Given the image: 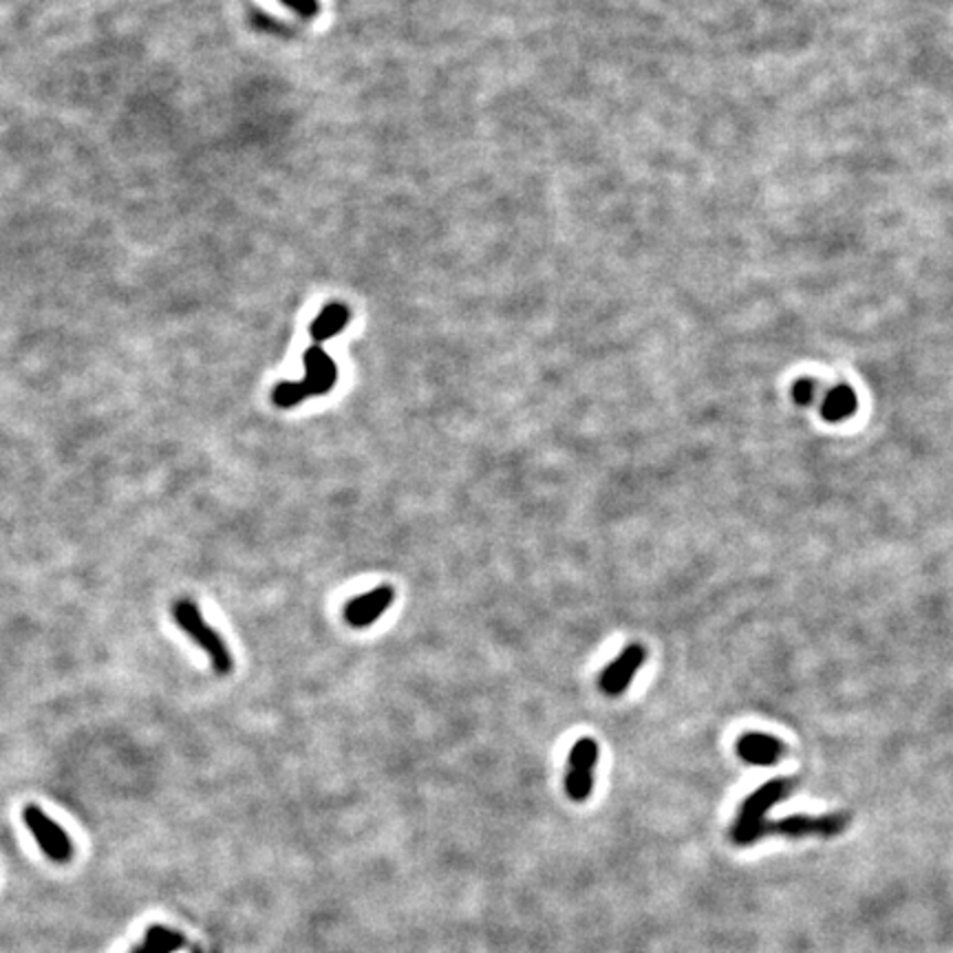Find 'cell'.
Listing matches in <instances>:
<instances>
[{
  "label": "cell",
  "mask_w": 953,
  "mask_h": 953,
  "mask_svg": "<svg viewBox=\"0 0 953 953\" xmlns=\"http://www.w3.org/2000/svg\"><path fill=\"white\" fill-rule=\"evenodd\" d=\"M394 596L396 591L389 585H380L363 596H356L345 607V620L356 629H365L374 625L394 605Z\"/></svg>",
  "instance_id": "52a82bcc"
},
{
  "label": "cell",
  "mask_w": 953,
  "mask_h": 953,
  "mask_svg": "<svg viewBox=\"0 0 953 953\" xmlns=\"http://www.w3.org/2000/svg\"><path fill=\"white\" fill-rule=\"evenodd\" d=\"M305 380L301 383L307 398L312 396H325L338 380V367L332 360V356L323 347H310L305 352Z\"/></svg>",
  "instance_id": "ba28073f"
},
{
  "label": "cell",
  "mask_w": 953,
  "mask_h": 953,
  "mask_svg": "<svg viewBox=\"0 0 953 953\" xmlns=\"http://www.w3.org/2000/svg\"><path fill=\"white\" fill-rule=\"evenodd\" d=\"M22 819L49 859L66 863L73 857V846L64 830L55 821H51L38 806H27Z\"/></svg>",
  "instance_id": "5b68a950"
},
{
  "label": "cell",
  "mask_w": 953,
  "mask_h": 953,
  "mask_svg": "<svg viewBox=\"0 0 953 953\" xmlns=\"http://www.w3.org/2000/svg\"><path fill=\"white\" fill-rule=\"evenodd\" d=\"M272 400H274V405L279 409H292V407L301 405L303 400H307V394H305V389H303L301 383H281L274 389Z\"/></svg>",
  "instance_id": "7c38bea8"
},
{
  "label": "cell",
  "mask_w": 953,
  "mask_h": 953,
  "mask_svg": "<svg viewBox=\"0 0 953 953\" xmlns=\"http://www.w3.org/2000/svg\"><path fill=\"white\" fill-rule=\"evenodd\" d=\"M786 746L764 733H746L737 740V755L755 766H773L782 760Z\"/></svg>",
  "instance_id": "9c48e42d"
},
{
  "label": "cell",
  "mask_w": 953,
  "mask_h": 953,
  "mask_svg": "<svg viewBox=\"0 0 953 953\" xmlns=\"http://www.w3.org/2000/svg\"><path fill=\"white\" fill-rule=\"evenodd\" d=\"M848 821H850V817L846 813H832V815H821V817L797 815V817H788L782 821H766L760 828V839L766 835H784V837L821 835V837H830V835H839Z\"/></svg>",
  "instance_id": "277c9868"
},
{
  "label": "cell",
  "mask_w": 953,
  "mask_h": 953,
  "mask_svg": "<svg viewBox=\"0 0 953 953\" xmlns=\"http://www.w3.org/2000/svg\"><path fill=\"white\" fill-rule=\"evenodd\" d=\"M815 396H817V383H813V380L804 378V380H799V383H795V385H793V400H795L797 405L808 407V405H813Z\"/></svg>",
  "instance_id": "4fadbf2b"
},
{
  "label": "cell",
  "mask_w": 953,
  "mask_h": 953,
  "mask_svg": "<svg viewBox=\"0 0 953 953\" xmlns=\"http://www.w3.org/2000/svg\"><path fill=\"white\" fill-rule=\"evenodd\" d=\"M349 321V312L343 305H329L312 325V336L316 343H325L341 334Z\"/></svg>",
  "instance_id": "8fae6325"
},
{
  "label": "cell",
  "mask_w": 953,
  "mask_h": 953,
  "mask_svg": "<svg viewBox=\"0 0 953 953\" xmlns=\"http://www.w3.org/2000/svg\"><path fill=\"white\" fill-rule=\"evenodd\" d=\"M281 2L305 18H312L318 13V0H281Z\"/></svg>",
  "instance_id": "5bb4252c"
},
{
  "label": "cell",
  "mask_w": 953,
  "mask_h": 953,
  "mask_svg": "<svg viewBox=\"0 0 953 953\" xmlns=\"http://www.w3.org/2000/svg\"><path fill=\"white\" fill-rule=\"evenodd\" d=\"M647 651L640 645H629L614 662H609L605 667V671L598 678V687L605 695L616 698L622 695L629 687V682L633 680V676L640 671V667L645 664Z\"/></svg>",
  "instance_id": "8992f818"
},
{
  "label": "cell",
  "mask_w": 953,
  "mask_h": 953,
  "mask_svg": "<svg viewBox=\"0 0 953 953\" xmlns=\"http://www.w3.org/2000/svg\"><path fill=\"white\" fill-rule=\"evenodd\" d=\"M795 779H773L755 790L740 808L737 821L733 824L731 839L737 846H751L760 839V828L766 824V810L790 795Z\"/></svg>",
  "instance_id": "7a4b0ae2"
},
{
  "label": "cell",
  "mask_w": 953,
  "mask_h": 953,
  "mask_svg": "<svg viewBox=\"0 0 953 953\" xmlns=\"http://www.w3.org/2000/svg\"><path fill=\"white\" fill-rule=\"evenodd\" d=\"M598 762V744L591 737H583L569 753V768L565 775V793L572 802H587L594 788V766Z\"/></svg>",
  "instance_id": "3957f363"
},
{
  "label": "cell",
  "mask_w": 953,
  "mask_h": 953,
  "mask_svg": "<svg viewBox=\"0 0 953 953\" xmlns=\"http://www.w3.org/2000/svg\"><path fill=\"white\" fill-rule=\"evenodd\" d=\"M855 411H857V394L848 385H839V387L830 389L826 400H824V407H821L824 420L832 422V425L852 418Z\"/></svg>",
  "instance_id": "30bf717a"
},
{
  "label": "cell",
  "mask_w": 953,
  "mask_h": 953,
  "mask_svg": "<svg viewBox=\"0 0 953 953\" xmlns=\"http://www.w3.org/2000/svg\"><path fill=\"white\" fill-rule=\"evenodd\" d=\"M172 620L184 629V633L197 642L210 658L212 669L219 676H230L234 669V660L223 638L206 622L199 605L192 598H179L172 603Z\"/></svg>",
  "instance_id": "6da1fadb"
}]
</instances>
